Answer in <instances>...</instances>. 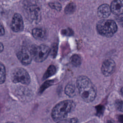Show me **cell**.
Listing matches in <instances>:
<instances>
[{"instance_id":"cell-11","label":"cell","mask_w":123,"mask_h":123,"mask_svg":"<svg viewBox=\"0 0 123 123\" xmlns=\"http://www.w3.org/2000/svg\"><path fill=\"white\" fill-rule=\"evenodd\" d=\"M111 7L107 4H103L99 6L98 9V14L100 18H107L111 13Z\"/></svg>"},{"instance_id":"cell-9","label":"cell","mask_w":123,"mask_h":123,"mask_svg":"<svg viewBox=\"0 0 123 123\" xmlns=\"http://www.w3.org/2000/svg\"><path fill=\"white\" fill-rule=\"evenodd\" d=\"M115 69V63L111 59L105 60L101 66V72L105 76H110L112 74Z\"/></svg>"},{"instance_id":"cell-16","label":"cell","mask_w":123,"mask_h":123,"mask_svg":"<svg viewBox=\"0 0 123 123\" xmlns=\"http://www.w3.org/2000/svg\"><path fill=\"white\" fill-rule=\"evenodd\" d=\"M6 79V69L4 65L0 62V84L4 83Z\"/></svg>"},{"instance_id":"cell-12","label":"cell","mask_w":123,"mask_h":123,"mask_svg":"<svg viewBox=\"0 0 123 123\" xmlns=\"http://www.w3.org/2000/svg\"><path fill=\"white\" fill-rule=\"evenodd\" d=\"M32 36L34 38L37 39L42 40L44 39L46 36L45 31L40 28H35L32 31Z\"/></svg>"},{"instance_id":"cell-21","label":"cell","mask_w":123,"mask_h":123,"mask_svg":"<svg viewBox=\"0 0 123 123\" xmlns=\"http://www.w3.org/2000/svg\"><path fill=\"white\" fill-rule=\"evenodd\" d=\"M62 34L63 35H70L71 34V33L73 32L72 30L68 28L66 29H64L62 31Z\"/></svg>"},{"instance_id":"cell-3","label":"cell","mask_w":123,"mask_h":123,"mask_svg":"<svg viewBox=\"0 0 123 123\" xmlns=\"http://www.w3.org/2000/svg\"><path fill=\"white\" fill-rule=\"evenodd\" d=\"M23 7L27 17L30 20L36 22L40 20V6L38 0H25Z\"/></svg>"},{"instance_id":"cell-15","label":"cell","mask_w":123,"mask_h":123,"mask_svg":"<svg viewBox=\"0 0 123 123\" xmlns=\"http://www.w3.org/2000/svg\"><path fill=\"white\" fill-rule=\"evenodd\" d=\"M70 62L74 66H79L81 63L80 57L77 54H74L70 58Z\"/></svg>"},{"instance_id":"cell-5","label":"cell","mask_w":123,"mask_h":123,"mask_svg":"<svg viewBox=\"0 0 123 123\" xmlns=\"http://www.w3.org/2000/svg\"><path fill=\"white\" fill-rule=\"evenodd\" d=\"M32 59L37 62H42L48 56L50 49L46 45L41 44L38 46H33L30 49Z\"/></svg>"},{"instance_id":"cell-4","label":"cell","mask_w":123,"mask_h":123,"mask_svg":"<svg viewBox=\"0 0 123 123\" xmlns=\"http://www.w3.org/2000/svg\"><path fill=\"white\" fill-rule=\"evenodd\" d=\"M97 29L101 35L109 37L116 33L117 30V26L113 20H101L98 23Z\"/></svg>"},{"instance_id":"cell-6","label":"cell","mask_w":123,"mask_h":123,"mask_svg":"<svg viewBox=\"0 0 123 123\" xmlns=\"http://www.w3.org/2000/svg\"><path fill=\"white\" fill-rule=\"evenodd\" d=\"M11 79L13 83H21L25 85H28L31 79L28 72L23 68H15L12 73Z\"/></svg>"},{"instance_id":"cell-1","label":"cell","mask_w":123,"mask_h":123,"mask_svg":"<svg viewBox=\"0 0 123 123\" xmlns=\"http://www.w3.org/2000/svg\"><path fill=\"white\" fill-rule=\"evenodd\" d=\"M76 86L80 95L86 102H92L95 99L97 95L96 89L87 77L80 76L77 79Z\"/></svg>"},{"instance_id":"cell-2","label":"cell","mask_w":123,"mask_h":123,"mask_svg":"<svg viewBox=\"0 0 123 123\" xmlns=\"http://www.w3.org/2000/svg\"><path fill=\"white\" fill-rule=\"evenodd\" d=\"M74 107V103L70 100L60 102L52 110L51 117L55 122L60 123L64 120Z\"/></svg>"},{"instance_id":"cell-20","label":"cell","mask_w":123,"mask_h":123,"mask_svg":"<svg viewBox=\"0 0 123 123\" xmlns=\"http://www.w3.org/2000/svg\"><path fill=\"white\" fill-rule=\"evenodd\" d=\"M49 5L51 8L55 9L58 11H60L62 8L61 5L59 3H49Z\"/></svg>"},{"instance_id":"cell-13","label":"cell","mask_w":123,"mask_h":123,"mask_svg":"<svg viewBox=\"0 0 123 123\" xmlns=\"http://www.w3.org/2000/svg\"><path fill=\"white\" fill-rule=\"evenodd\" d=\"M65 93L69 97H73L76 94V89L74 85L72 83L68 84L65 87Z\"/></svg>"},{"instance_id":"cell-14","label":"cell","mask_w":123,"mask_h":123,"mask_svg":"<svg viewBox=\"0 0 123 123\" xmlns=\"http://www.w3.org/2000/svg\"><path fill=\"white\" fill-rule=\"evenodd\" d=\"M56 71V67L53 65H50L45 72L43 76V79H46L51 76L54 75Z\"/></svg>"},{"instance_id":"cell-8","label":"cell","mask_w":123,"mask_h":123,"mask_svg":"<svg viewBox=\"0 0 123 123\" xmlns=\"http://www.w3.org/2000/svg\"><path fill=\"white\" fill-rule=\"evenodd\" d=\"M11 28L15 32H20L24 29V22L21 15L18 13H15L12 17Z\"/></svg>"},{"instance_id":"cell-10","label":"cell","mask_w":123,"mask_h":123,"mask_svg":"<svg viewBox=\"0 0 123 123\" xmlns=\"http://www.w3.org/2000/svg\"><path fill=\"white\" fill-rule=\"evenodd\" d=\"M111 12L116 15L123 14V0H113L111 5Z\"/></svg>"},{"instance_id":"cell-7","label":"cell","mask_w":123,"mask_h":123,"mask_svg":"<svg viewBox=\"0 0 123 123\" xmlns=\"http://www.w3.org/2000/svg\"><path fill=\"white\" fill-rule=\"evenodd\" d=\"M16 56L18 60L24 65H28L32 61V57L30 51L25 47H21L16 53Z\"/></svg>"},{"instance_id":"cell-18","label":"cell","mask_w":123,"mask_h":123,"mask_svg":"<svg viewBox=\"0 0 123 123\" xmlns=\"http://www.w3.org/2000/svg\"><path fill=\"white\" fill-rule=\"evenodd\" d=\"M52 84H53V81H52L51 80L45 82V83H44L43 84V85L41 87V88L40 89V92H41V93H42L45 89H46L49 86Z\"/></svg>"},{"instance_id":"cell-25","label":"cell","mask_w":123,"mask_h":123,"mask_svg":"<svg viewBox=\"0 0 123 123\" xmlns=\"http://www.w3.org/2000/svg\"><path fill=\"white\" fill-rule=\"evenodd\" d=\"M121 94H122V96L123 97V87H122V88L121 89Z\"/></svg>"},{"instance_id":"cell-17","label":"cell","mask_w":123,"mask_h":123,"mask_svg":"<svg viewBox=\"0 0 123 123\" xmlns=\"http://www.w3.org/2000/svg\"><path fill=\"white\" fill-rule=\"evenodd\" d=\"M75 9V5L73 3H70L65 8V12L67 14H70L73 13Z\"/></svg>"},{"instance_id":"cell-22","label":"cell","mask_w":123,"mask_h":123,"mask_svg":"<svg viewBox=\"0 0 123 123\" xmlns=\"http://www.w3.org/2000/svg\"><path fill=\"white\" fill-rule=\"evenodd\" d=\"M117 21L119 23V24H120V25H121L123 26V15L119 16L117 18Z\"/></svg>"},{"instance_id":"cell-24","label":"cell","mask_w":123,"mask_h":123,"mask_svg":"<svg viewBox=\"0 0 123 123\" xmlns=\"http://www.w3.org/2000/svg\"><path fill=\"white\" fill-rule=\"evenodd\" d=\"M4 49V46L2 43L0 42V53H1Z\"/></svg>"},{"instance_id":"cell-19","label":"cell","mask_w":123,"mask_h":123,"mask_svg":"<svg viewBox=\"0 0 123 123\" xmlns=\"http://www.w3.org/2000/svg\"><path fill=\"white\" fill-rule=\"evenodd\" d=\"M115 107L119 111L123 112V101H117L115 103Z\"/></svg>"},{"instance_id":"cell-23","label":"cell","mask_w":123,"mask_h":123,"mask_svg":"<svg viewBox=\"0 0 123 123\" xmlns=\"http://www.w3.org/2000/svg\"><path fill=\"white\" fill-rule=\"evenodd\" d=\"M5 34V30L4 29V27H3L2 25L1 24L0 22V36H3Z\"/></svg>"}]
</instances>
